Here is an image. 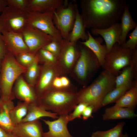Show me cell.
Segmentation results:
<instances>
[{
    "instance_id": "cell-24",
    "label": "cell",
    "mask_w": 137,
    "mask_h": 137,
    "mask_svg": "<svg viewBox=\"0 0 137 137\" xmlns=\"http://www.w3.org/2000/svg\"><path fill=\"white\" fill-rule=\"evenodd\" d=\"M137 116L134 110L127 108L113 106L105 109L102 117L104 120H107L132 118Z\"/></svg>"
},
{
    "instance_id": "cell-29",
    "label": "cell",
    "mask_w": 137,
    "mask_h": 137,
    "mask_svg": "<svg viewBox=\"0 0 137 137\" xmlns=\"http://www.w3.org/2000/svg\"><path fill=\"white\" fill-rule=\"evenodd\" d=\"M131 86L126 85L115 87L105 96L102 102L101 107L115 102L130 88Z\"/></svg>"
},
{
    "instance_id": "cell-33",
    "label": "cell",
    "mask_w": 137,
    "mask_h": 137,
    "mask_svg": "<svg viewBox=\"0 0 137 137\" xmlns=\"http://www.w3.org/2000/svg\"><path fill=\"white\" fill-rule=\"evenodd\" d=\"M61 47V42L54 39L43 48L52 53L57 59L60 52Z\"/></svg>"
},
{
    "instance_id": "cell-28",
    "label": "cell",
    "mask_w": 137,
    "mask_h": 137,
    "mask_svg": "<svg viewBox=\"0 0 137 137\" xmlns=\"http://www.w3.org/2000/svg\"><path fill=\"white\" fill-rule=\"evenodd\" d=\"M134 77L133 72L130 66L123 69L121 72L116 76L115 87L126 86H131Z\"/></svg>"
},
{
    "instance_id": "cell-22",
    "label": "cell",
    "mask_w": 137,
    "mask_h": 137,
    "mask_svg": "<svg viewBox=\"0 0 137 137\" xmlns=\"http://www.w3.org/2000/svg\"><path fill=\"white\" fill-rule=\"evenodd\" d=\"M58 115L56 113L46 110L37 102L29 104L27 114L21 122L33 121L43 117L56 119L59 117Z\"/></svg>"
},
{
    "instance_id": "cell-37",
    "label": "cell",
    "mask_w": 137,
    "mask_h": 137,
    "mask_svg": "<svg viewBox=\"0 0 137 137\" xmlns=\"http://www.w3.org/2000/svg\"><path fill=\"white\" fill-rule=\"evenodd\" d=\"M130 66L134 73V80L137 79V49L134 50L133 54L131 60Z\"/></svg>"
},
{
    "instance_id": "cell-7",
    "label": "cell",
    "mask_w": 137,
    "mask_h": 137,
    "mask_svg": "<svg viewBox=\"0 0 137 137\" xmlns=\"http://www.w3.org/2000/svg\"><path fill=\"white\" fill-rule=\"evenodd\" d=\"M76 3L65 0L64 4L53 12L54 24L63 39H67L73 28L76 14Z\"/></svg>"
},
{
    "instance_id": "cell-19",
    "label": "cell",
    "mask_w": 137,
    "mask_h": 137,
    "mask_svg": "<svg viewBox=\"0 0 137 137\" xmlns=\"http://www.w3.org/2000/svg\"><path fill=\"white\" fill-rule=\"evenodd\" d=\"M88 39L85 41L79 42L89 48L97 57L100 66L102 67L106 56L107 54L105 45H102L103 40L100 37L94 38L90 32L87 31Z\"/></svg>"
},
{
    "instance_id": "cell-25",
    "label": "cell",
    "mask_w": 137,
    "mask_h": 137,
    "mask_svg": "<svg viewBox=\"0 0 137 137\" xmlns=\"http://www.w3.org/2000/svg\"><path fill=\"white\" fill-rule=\"evenodd\" d=\"M115 102L114 107L134 109L137 104V79L134 80L130 88Z\"/></svg>"
},
{
    "instance_id": "cell-21",
    "label": "cell",
    "mask_w": 137,
    "mask_h": 137,
    "mask_svg": "<svg viewBox=\"0 0 137 137\" xmlns=\"http://www.w3.org/2000/svg\"><path fill=\"white\" fill-rule=\"evenodd\" d=\"M77 5L75 21L72 29L67 40L74 43H77L80 39H81L83 41L87 40L88 38V36L86 32Z\"/></svg>"
},
{
    "instance_id": "cell-18",
    "label": "cell",
    "mask_w": 137,
    "mask_h": 137,
    "mask_svg": "<svg viewBox=\"0 0 137 137\" xmlns=\"http://www.w3.org/2000/svg\"><path fill=\"white\" fill-rule=\"evenodd\" d=\"M64 2L63 0H28L27 11L41 13L54 12Z\"/></svg>"
},
{
    "instance_id": "cell-44",
    "label": "cell",
    "mask_w": 137,
    "mask_h": 137,
    "mask_svg": "<svg viewBox=\"0 0 137 137\" xmlns=\"http://www.w3.org/2000/svg\"><path fill=\"white\" fill-rule=\"evenodd\" d=\"M3 29V24L2 22L0 21V38L1 36L2 31Z\"/></svg>"
},
{
    "instance_id": "cell-43",
    "label": "cell",
    "mask_w": 137,
    "mask_h": 137,
    "mask_svg": "<svg viewBox=\"0 0 137 137\" xmlns=\"http://www.w3.org/2000/svg\"><path fill=\"white\" fill-rule=\"evenodd\" d=\"M11 133H8L0 127V137H9Z\"/></svg>"
},
{
    "instance_id": "cell-13",
    "label": "cell",
    "mask_w": 137,
    "mask_h": 137,
    "mask_svg": "<svg viewBox=\"0 0 137 137\" xmlns=\"http://www.w3.org/2000/svg\"><path fill=\"white\" fill-rule=\"evenodd\" d=\"M53 121L43 119L49 130L44 132L43 137H74L70 133L67 125L70 122L69 114L59 115Z\"/></svg>"
},
{
    "instance_id": "cell-15",
    "label": "cell",
    "mask_w": 137,
    "mask_h": 137,
    "mask_svg": "<svg viewBox=\"0 0 137 137\" xmlns=\"http://www.w3.org/2000/svg\"><path fill=\"white\" fill-rule=\"evenodd\" d=\"M1 37L7 51L11 53L15 57L21 53L29 52L21 33L8 32L3 29Z\"/></svg>"
},
{
    "instance_id": "cell-31",
    "label": "cell",
    "mask_w": 137,
    "mask_h": 137,
    "mask_svg": "<svg viewBox=\"0 0 137 137\" xmlns=\"http://www.w3.org/2000/svg\"><path fill=\"white\" fill-rule=\"evenodd\" d=\"M37 54L39 62L43 64L54 65L56 63L57 59L52 53L42 48L38 52Z\"/></svg>"
},
{
    "instance_id": "cell-23",
    "label": "cell",
    "mask_w": 137,
    "mask_h": 137,
    "mask_svg": "<svg viewBox=\"0 0 137 137\" xmlns=\"http://www.w3.org/2000/svg\"><path fill=\"white\" fill-rule=\"evenodd\" d=\"M120 20L121 33L119 37L120 45L126 41V37L129 31L137 26V23L133 20L129 11V6L126 5L121 16Z\"/></svg>"
},
{
    "instance_id": "cell-36",
    "label": "cell",
    "mask_w": 137,
    "mask_h": 137,
    "mask_svg": "<svg viewBox=\"0 0 137 137\" xmlns=\"http://www.w3.org/2000/svg\"><path fill=\"white\" fill-rule=\"evenodd\" d=\"M87 106L86 104L83 103L78 104L74 108L73 112L69 114L70 121L76 118H80L84 109Z\"/></svg>"
},
{
    "instance_id": "cell-8",
    "label": "cell",
    "mask_w": 137,
    "mask_h": 137,
    "mask_svg": "<svg viewBox=\"0 0 137 137\" xmlns=\"http://www.w3.org/2000/svg\"><path fill=\"white\" fill-rule=\"evenodd\" d=\"M56 65L60 76L70 74L80 54V45L63 39Z\"/></svg>"
},
{
    "instance_id": "cell-5",
    "label": "cell",
    "mask_w": 137,
    "mask_h": 137,
    "mask_svg": "<svg viewBox=\"0 0 137 137\" xmlns=\"http://www.w3.org/2000/svg\"><path fill=\"white\" fill-rule=\"evenodd\" d=\"M79 43L80 54L70 74L79 84L85 86L96 75L100 66L93 52Z\"/></svg>"
},
{
    "instance_id": "cell-6",
    "label": "cell",
    "mask_w": 137,
    "mask_h": 137,
    "mask_svg": "<svg viewBox=\"0 0 137 137\" xmlns=\"http://www.w3.org/2000/svg\"><path fill=\"white\" fill-rule=\"evenodd\" d=\"M133 51L123 48L116 43L107 54L102 67L104 70L117 76L121 70L130 66Z\"/></svg>"
},
{
    "instance_id": "cell-45",
    "label": "cell",
    "mask_w": 137,
    "mask_h": 137,
    "mask_svg": "<svg viewBox=\"0 0 137 137\" xmlns=\"http://www.w3.org/2000/svg\"><path fill=\"white\" fill-rule=\"evenodd\" d=\"M121 137H129L128 134L126 133L124 134H123Z\"/></svg>"
},
{
    "instance_id": "cell-3",
    "label": "cell",
    "mask_w": 137,
    "mask_h": 137,
    "mask_svg": "<svg viewBox=\"0 0 137 137\" xmlns=\"http://www.w3.org/2000/svg\"><path fill=\"white\" fill-rule=\"evenodd\" d=\"M78 91L72 85L61 89L52 87L38 98V102L58 115L68 114L78 104Z\"/></svg>"
},
{
    "instance_id": "cell-32",
    "label": "cell",
    "mask_w": 137,
    "mask_h": 137,
    "mask_svg": "<svg viewBox=\"0 0 137 137\" xmlns=\"http://www.w3.org/2000/svg\"><path fill=\"white\" fill-rule=\"evenodd\" d=\"M37 57V53L34 54L29 52H25L20 54L15 58L21 65L27 68L33 62Z\"/></svg>"
},
{
    "instance_id": "cell-48",
    "label": "cell",
    "mask_w": 137,
    "mask_h": 137,
    "mask_svg": "<svg viewBox=\"0 0 137 137\" xmlns=\"http://www.w3.org/2000/svg\"><path fill=\"white\" fill-rule=\"evenodd\" d=\"M0 82H1V75L0 74Z\"/></svg>"
},
{
    "instance_id": "cell-42",
    "label": "cell",
    "mask_w": 137,
    "mask_h": 137,
    "mask_svg": "<svg viewBox=\"0 0 137 137\" xmlns=\"http://www.w3.org/2000/svg\"><path fill=\"white\" fill-rule=\"evenodd\" d=\"M7 6V0H0V14Z\"/></svg>"
},
{
    "instance_id": "cell-9",
    "label": "cell",
    "mask_w": 137,
    "mask_h": 137,
    "mask_svg": "<svg viewBox=\"0 0 137 137\" xmlns=\"http://www.w3.org/2000/svg\"><path fill=\"white\" fill-rule=\"evenodd\" d=\"M53 12L27 11V25L36 28L61 42L63 39L53 22Z\"/></svg>"
},
{
    "instance_id": "cell-12",
    "label": "cell",
    "mask_w": 137,
    "mask_h": 137,
    "mask_svg": "<svg viewBox=\"0 0 137 137\" xmlns=\"http://www.w3.org/2000/svg\"><path fill=\"white\" fill-rule=\"evenodd\" d=\"M59 76L56 64H43L41 66L39 75L34 87L38 98L52 88L54 79Z\"/></svg>"
},
{
    "instance_id": "cell-30",
    "label": "cell",
    "mask_w": 137,
    "mask_h": 137,
    "mask_svg": "<svg viewBox=\"0 0 137 137\" xmlns=\"http://www.w3.org/2000/svg\"><path fill=\"white\" fill-rule=\"evenodd\" d=\"M125 124V122H122L109 130L105 131H97L93 132L91 137H121Z\"/></svg>"
},
{
    "instance_id": "cell-38",
    "label": "cell",
    "mask_w": 137,
    "mask_h": 137,
    "mask_svg": "<svg viewBox=\"0 0 137 137\" xmlns=\"http://www.w3.org/2000/svg\"><path fill=\"white\" fill-rule=\"evenodd\" d=\"M93 112V109L91 106H87L84 109L82 116L83 119L85 120L90 117H93L92 113Z\"/></svg>"
},
{
    "instance_id": "cell-16",
    "label": "cell",
    "mask_w": 137,
    "mask_h": 137,
    "mask_svg": "<svg viewBox=\"0 0 137 137\" xmlns=\"http://www.w3.org/2000/svg\"><path fill=\"white\" fill-rule=\"evenodd\" d=\"M91 30L93 35H100L104 39L107 53L111 50L115 43H117L120 45L119 39L121 33L120 23H115L106 28H91Z\"/></svg>"
},
{
    "instance_id": "cell-40",
    "label": "cell",
    "mask_w": 137,
    "mask_h": 137,
    "mask_svg": "<svg viewBox=\"0 0 137 137\" xmlns=\"http://www.w3.org/2000/svg\"><path fill=\"white\" fill-rule=\"evenodd\" d=\"M52 87L57 89L63 88L60 76H57L54 79L52 82Z\"/></svg>"
},
{
    "instance_id": "cell-11",
    "label": "cell",
    "mask_w": 137,
    "mask_h": 137,
    "mask_svg": "<svg viewBox=\"0 0 137 137\" xmlns=\"http://www.w3.org/2000/svg\"><path fill=\"white\" fill-rule=\"evenodd\" d=\"M21 33L29 52L34 54L54 39L41 31L28 25Z\"/></svg>"
},
{
    "instance_id": "cell-35",
    "label": "cell",
    "mask_w": 137,
    "mask_h": 137,
    "mask_svg": "<svg viewBox=\"0 0 137 137\" xmlns=\"http://www.w3.org/2000/svg\"><path fill=\"white\" fill-rule=\"evenodd\" d=\"M7 6L27 11L28 0H7Z\"/></svg>"
},
{
    "instance_id": "cell-2",
    "label": "cell",
    "mask_w": 137,
    "mask_h": 137,
    "mask_svg": "<svg viewBox=\"0 0 137 137\" xmlns=\"http://www.w3.org/2000/svg\"><path fill=\"white\" fill-rule=\"evenodd\" d=\"M116 77L104 70L90 85L78 91V104L84 103L93 108V112L97 111L106 95L115 87Z\"/></svg>"
},
{
    "instance_id": "cell-10",
    "label": "cell",
    "mask_w": 137,
    "mask_h": 137,
    "mask_svg": "<svg viewBox=\"0 0 137 137\" xmlns=\"http://www.w3.org/2000/svg\"><path fill=\"white\" fill-rule=\"evenodd\" d=\"M27 11L7 6L0 15L3 29L11 32L21 33L27 25Z\"/></svg>"
},
{
    "instance_id": "cell-27",
    "label": "cell",
    "mask_w": 137,
    "mask_h": 137,
    "mask_svg": "<svg viewBox=\"0 0 137 137\" xmlns=\"http://www.w3.org/2000/svg\"><path fill=\"white\" fill-rule=\"evenodd\" d=\"M39 63L38 56L33 62L27 68L24 74V78L26 81L30 85L33 87H35L40 73L41 66Z\"/></svg>"
},
{
    "instance_id": "cell-34",
    "label": "cell",
    "mask_w": 137,
    "mask_h": 137,
    "mask_svg": "<svg viewBox=\"0 0 137 137\" xmlns=\"http://www.w3.org/2000/svg\"><path fill=\"white\" fill-rule=\"evenodd\" d=\"M121 46L126 48L134 50L136 48L137 46V26L130 33L129 40L126 41Z\"/></svg>"
},
{
    "instance_id": "cell-39",
    "label": "cell",
    "mask_w": 137,
    "mask_h": 137,
    "mask_svg": "<svg viewBox=\"0 0 137 137\" xmlns=\"http://www.w3.org/2000/svg\"><path fill=\"white\" fill-rule=\"evenodd\" d=\"M7 52L5 44L1 37L0 38V61H2L3 59Z\"/></svg>"
},
{
    "instance_id": "cell-26",
    "label": "cell",
    "mask_w": 137,
    "mask_h": 137,
    "mask_svg": "<svg viewBox=\"0 0 137 137\" xmlns=\"http://www.w3.org/2000/svg\"><path fill=\"white\" fill-rule=\"evenodd\" d=\"M29 104L22 101L18 102L10 112V117L11 121L15 126L21 123L26 115Z\"/></svg>"
},
{
    "instance_id": "cell-46",
    "label": "cell",
    "mask_w": 137,
    "mask_h": 137,
    "mask_svg": "<svg viewBox=\"0 0 137 137\" xmlns=\"http://www.w3.org/2000/svg\"><path fill=\"white\" fill-rule=\"evenodd\" d=\"M9 137H16L13 135L11 133L10 134V135Z\"/></svg>"
},
{
    "instance_id": "cell-17",
    "label": "cell",
    "mask_w": 137,
    "mask_h": 137,
    "mask_svg": "<svg viewBox=\"0 0 137 137\" xmlns=\"http://www.w3.org/2000/svg\"><path fill=\"white\" fill-rule=\"evenodd\" d=\"M40 119L21 122L14 126L11 133L16 137H43L44 132Z\"/></svg>"
},
{
    "instance_id": "cell-1",
    "label": "cell",
    "mask_w": 137,
    "mask_h": 137,
    "mask_svg": "<svg viewBox=\"0 0 137 137\" xmlns=\"http://www.w3.org/2000/svg\"><path fill=\"white\" fill-rule=\"evenodd\" d=\"M124 0H81L80 13L86 28L104 29L118 22L125 7Z\"/></svg>"
},
{
    "instance_id": "cell-4",
    "label": "cell",
    "mask_w": 137,
    "mask_h": 137,
    "mask_svg": "<svg viewBox=\"0 0 137 137\" xmlns=\"http://www.w3.org/2000/svg\"><path fill=\"white\" fill-rule=\"evenodd\" d=\"M27 69L18 63L12 54L7 51L1 61L0 98L4 100H13L14 98L12 92L14 84L17 78L25 73Z\"/></svg>"
},
{
    "instance_id": "cell-41",
    "label": "cell",
    "mask_w": 137,
    "mask_h": 137,
    "mask_svg": "<svg viewBox=\"0 0 137 137\" xmlns=\"http://www.w3.org/2000/svg\"><path fill=\"white\" fill-rule=\"evenodd\" d=\"M60 78L63 88H68L72 85L69 79L65 76H60Z\"/></svg>"
},
{
    "instance_id": "cell-47",
    "label": "cell",
    "mask_w": 137,
    "mask_h": 137,
    "mask_svg": "<svg viewBox=\"0 0 137 137\" xmlns=\"http://www.w3.org/2000/svg\"><path fill=\"white\" fill-rule=\"evenodd\" d=\"M1 61H0V71L1 69Z\"/></svg>"
},
{
    "instance_id": "cell-20",
    "label": "cell",
    "mask_w": 137,
    "mask_h": 137,
    "mask_svg": "<svg viewBox=\"0 0 137 137\" xmlns=\"http://www.w3.org/2000/svg\"><path fill=\"white\" fill-rule=\"evenodd\" d=\"M14 106L12 100L0 98V127L8 133H11L14 127L10 117V112Z\"/></svg>"
},
{
    "instance_id": "cell-14",
    "label": "cell",
    "mask_w": 137,
    "mask_h": 137,
    "mask_svg": "<svg viewBox=\"0 0 137 137\" xmlns=\"http://www.w3.org/2000/svg\"><path fill=\"white\" fill-rule=\"evenodd\" d=\"M13 87L12 92L15 98L28 104L38 102L35 88L29 84L22 75L16 79Z\"/></svg>"
}]
</instances>
